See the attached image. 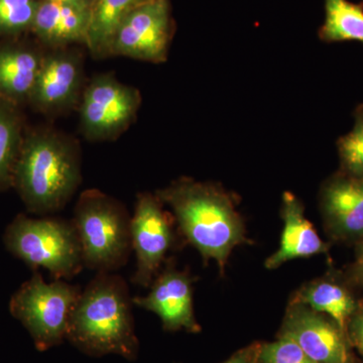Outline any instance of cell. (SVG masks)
<instances>
[{
	"label": "cell",
	"mask_w": 363,
	"mask_h": 363,
	"mask_svg": "<svg viewBox=\"0 0 363 363\" xmlns=\"http://www.w3.org/2000/svg\"><path fill=\"white\" fill-rule=\"evenodd\" d=\"M142 104L140 91L112 75L93 79L83 93L81 130L90 140H111L130 128Z\"/></svg>",
	"instance_id": "obj_7"
},
{
	"label": "cell",
	"mask_w": 363,
	"mask_h": 363,
	"mask_svg": "<svg viewBox=\"0 0 363 363\" xmlns=\"http://www.w3.org/2000/svg\"><path fill=\"white\" fill-rule=\"evenodd\" d=\"M162 205L156 194L140 193L131 215V245L136 259L131 281L143 288L152 285L175 241L173 226Z\"/></svg>",
	"instance_id": "obj_8"
},
{
	"label": "cell",
	"mask_w": 363,
	"mask_h": 363,
	"mask_svg": "<svg viewBox=\"0 0 363 363\" xmlns=\"http://www.w3.org/2000/svg\"><path fill=\"white\" fill-rule=\"evenodd\" d=\"M350 277L357 285L363 286V240L358 241L354 262L350 267Z\"/></svg>",
	"instance_id": "obj_25"
},
{
	"label": "cell",
	"mask_w": 363,
	"mask_h": 363,
	"mask_svg": "<svg viewBox=\"0 0 363 363\" xmlns=\"http://www.w3.org/2000/svg\"><path fill=\"white\" fill-rule=\"evenodd\" d=\"M281 217L285 226L281 245L278 252L267 259V269H277L289 260L327 252L328 247L306 218L302 203L292 193L283 195Z\"/></svg>",
	"instance_id": "obj_15"
},
{
	"label": "cell",
	"mask_w": 363,
	"mask_h": 363,
	"mask_svg": "<svg viewBox=\"0 0 363 363\" xmlns=\"http://www.w3.org/2000/svg\"><path fill=\"white\" fill-rule=\"evenodd\" d=\"M81 289L56 279L47 283L37 271L13 294L9 311L32 336L37 350H50L66 338Z\"/></svg>",
	"instance_id": "obj_6"
},
{
	"label": "cell",
	"mask_w": 363,
	"mask_h": 363,
	"mask_svg": "<svg viewBox=\"0 0 363 363\" xmlns=\"http://www.w3.org/2000/svg\"><path fill=\"white\" fill-rule=\"evenodd\" d=\"M321 209L333 238L363 240V179L341 172L324 184Z\"/></svg>",
	"instance_id": "obj_13"
},
{
	"label": "cell",
	"mask_w": 363,
	"mask_h": 363,
	"mask_svg": "<svg viewBox=\"0 0 363 363\" xmlns=\"http://www.w3.org/2000/svg\"><path fill=\"white\" fill-rule=\"evenodd\" d=\"M18 107L0 98V193L13 187L14 169L25 138Z\"/></svg>",
	"instance_id": "obj_19"
},
{
	"label": "cell",
	"mask_w": 363,
	"mask_h": 363,
	"mask_svg": "<svg viewBox=\"0 0 363 363\" xmlns=\"http://www.w3.org/2000/svg\"><path fill=\"white\" fill-rule=\"evenodd\" d=\"M325 20L319 28L323 42H358L363 44V0H324Z\"/></svg>",
	"instance_id": "obj_20"
},
{
	"label": "cell",
	"mask_w": 363,
	"mask_h": 363,
	"mask_svg": "<svg viewBox=\"0 0 363 363\" xmlns=\"http://www.w3.org/2000/svg\"><path fill=\"white\" fill-rule=\"evenodd\" d=\"M150 0H93L86 43L94 57L109 56L117 30L136 7Z\"/></svg>",
	"instance_id": "obj_17"
},
{
	"label": "cell",
	"mask_w": 363,
	"mask_h": 363,
	"mask_svg": "<svg viewBox=\"0 0 363 363\" xmlns=\"http://www.w3.org/2000/svg\"><path fill=\"white\" fill-rule=\"evenodd\" d=\"M44 55L18 43L0 45V98L18 105L28 102Z\"/></svg>",
	"instance_id": "obj_16"
},
{
	"label": "cell",
	"mask_w": 363,
	"mask_h": 363,
	"mask_svg": "<svg viewBox=\"0 0 363 363\" xmlns=\"http://www.w3.org/2000/svg\"><path fill=\"white\" fill-rule=\"evenodd\" d=\"M172 35L168 0H150L131 11L119 26L109 56L162 63L168 57Z\"/></svg>",
	"instance_id": "obj_9"
},
{
	"label": "cell",
	"mask_w": 363,
	"mask_h": 363,
	"mask_svg": "<svg viewBox=\"0 0 363 363\" xmlns=\"http://www.w3.org/2000/svg\"><path fill=\"white\" fill-rule=\"evenodd\" d=\"M54 1L67 2V4H80V6H91L93 0H54Z\"/></svg>",
	"instance_id": "obj_27"
},
{
	"label": "cell",
	"mask_w": 363,
	"mask_h": 363,
	"mask_svg": "<svg viewBox=\"0 0 363 363\" xmlns=\"http://www.w3.org/2000/svg\"><path fill=\"white\" fill-rule=\"evenodd\" d=\"M156 195L171 208L188 242L203 259H214L221 269L233 248L247 241L233 200L217 186L182 178Z\"/></svg>",
	"instance_id": "obj_3"
},
{
	"label": "cell",
	"mask_w": 363,
	"mask_h": 363,
	"mask_svg": "<svg viewBox=\"0 0 363 363\" xmlns=\"http://www.w3.org/2000/svg\"><path fill=\"white\" fill-rule=\"evenodd\" d=\"M71 221L85 267L114 272L128 264L133 252L131 215L123 203L98 189H89L79 197Z\"/></svg>",
	"instance_id": "obj_4"
},
{
	"label": "cell",
	"mask_w": 363,
	"mask_h": 363,
	"mask_svg": "<svg viewBox=\"0 0 363 363\" xmlns=\"http://www.w3.org/2000/svg\"><path fill=\"white\" fill-rule=\"evenodd\" d=\"M293 302L307 306L313 311L331 318L344 332L347 330L350 318L359 307L346 286L327 279H317L306 285Z\"/></svg>",
	"instance_id": "obj_18"
},
{
	"label": "cell",
	"mask_w": 363,
	"mask_h": 363,
	"mask_svg": "<svg viewBox=\"0 0 363 363\" xmlns=\"http://www.w3.org/2000/svg\"><path fill=\"white\" fill-rule=\"evenodd\" d=\"M4 245L33 269L56 279H71L84 269L82 248L73 222L58 217L30 218L20 214L7 225Z\"/></svg>",
	"instance_id": "obj_5"
},
{
	"label": "cell",
	"mask_w": 363,
	"mask_h": 363,
	"mask_svg": "<svg viewBox=\"0 0 363 363\" xmlns=\"http://www.w3.org/2000/svg\"><path fill=\"white\" fill-rule=\"evenodd\" d=\"M257 363H317L290 338L279 337L257 351Z\"/></svg>",
	"instance_id": "obj_23"
},
{
	"label": "cell",
	"mask_w": 363,
	"mask_h": 363,
	"mask_svg": "<svg viewBox=\"0 0 363 363\" xmlns=\"http://www.w3.org/2000/svg\"><path fill=\"white\" fill-rule=\"evenodd\" d=\"M279 337L290 338L317 363H352L347 334L331 318L292 302Z\"/></svg>",
	"instance_id": "obj_10"
},
{
	"label": "cell",
	"mask_w": 363,
	"mask_h": 363,
	"mask_svg": "<svg viewBox=\"0 0 363 363\" xmlns=\"http://www.w3.org/2000/svg\"><path fill=\"white\" fill-rule=\"evenodd\" d=\"M133 298L123 277L96 272L81 291L72 311L66 339L91 355L138 357V341L133 321Z\"/></svg>",
	"instance_id": "obj_1"
},
{
	"label": "cell",
	"mask_w": 363,
	"mask_h": 363,
	"mask_svg": "<svg viewBox=\"0 0 363 363\" xmlns=\"http://www.w3.org/2000/svg\"><path fill=\"white\" fill-rule=\"evenodd\" d=\"M347 337L363 358V305L350 318L347 325Z\"/></svg>",
	"instance_id": "obj_24"
},
{
	"label": "cell",
	"mask_w": 363,
	"mask_h": 363,
	"mask_svg": "<svg viewBox=\"0 0 363 363\" xmlns=\"http://www.w3.org/2000/svg\"><path fill=\"white\" fill-rule=\"evenodd\" d=\"M81 181V152L73 138L52 130L25 135L13 187L28 212L56 213L68 204Z\"/></svg>",
	"instance_id": "obj_2"
},
{
	"label": "cell",
	"mask_w": 363,
	"mask_h": 363,
	"mask_svg": "<svg viewBox=\"0 0 363 363\" xmlns=\"http://www.w3.org/2000/svg\"><path fill=\"white\" fill-rule=\"evenodd\" d=\"M83 83L80 55L55 49L44 55L42 67L30 95V102L44 113H57L77 102Z\"/></svg>",
	"instance_id": "obj_12"
},
{
	"label": "cell",
	"mask_w": 363,
	"mask_h": 363,
	"mask_svg": "<svg viewBox=\"0 0 363 363\" xmlns=\"http://www.w3.org/2000/svg\"><path fill=\"white\" fill-rule=\"evenodd\" d=\"M193 279L188 272L179 271L168 262L162 274H157L150 293L143 297H133V304L155 313L168 331L185 329L199 332L193 305Z\"/></svg>",
	"instance_id": "obj_11"
},
{
	"label": "cell",
	"mask_w": 363,
	"mask_h": 363,
	"mask_svg": "<svg viewBox=\"0 0 363 363\" xmlns=\"http://www.w3.org/2000/svg\"><path fill=\"white\" fill-rule=\"evenodd\" d=\"M257 348H247L235 353L224 363H257Z\"/></svg>",
	"instance_id": "obj_26"
},
{
	"label": "cell",
	"mask_w": 363,
	"mask_h": 363,
	"mask_svg": "<svg viewBox=\"0 0 363 363\" xmlns=\"http://www.w3.org/2000/svg\"><path fill=\"white\" fill-rule=\"evenodd\" d=\"M90 6L54 0H40L32 32L52 49H62L74 43H86Z\"/></svg>",
	"instance_id": "obj_14"
},
{
	"label": "cell",
	"mask_w": 363,
	"mask_h": 363,
	"mask_svg": "<svg viewBox=\"0 0 363 363\" xmlns=\"http://www.w3.org/2000/svg\"><path fill=\"white\" fill-rule=\"evenodd\" d=\"M342 173L363 179V104L354 111V125L337 142Z\"/></svg>",
	"instance_id": "obj_21"
},
{
	"label": "cell",
	"mask_w": 363,
	"mask_h": 363,
	"mask_svg": "<svg viewBox=\"0 0 363 363\" xmlns=\"http://www.w3.org/2000/svg\"><path fill=\"white\" fill-rule=\"evenodd\" d=\"M40 0H0V37L32 30Z\"/></svg>",
	"instance_id": "obj_22"
}]
</instances>
